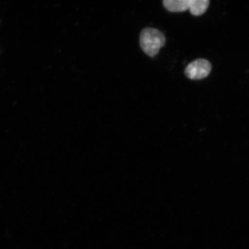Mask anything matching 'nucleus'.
Here are the masks:
<instances>
[{
    "label": "nucleus",
    "mask_w": 249,
    "mask_h": 249,
    "mask_svg": "<svg viewBox=\"0 0 249 249\" xmlns=\"http://www.w3.org/2000/svg\"><path fill=\"white\" fill-rule=\"evenodd\" d=\"M166 39L164 34L154 28L147 27L142 31L140 35V45L142 51L151 57L158 54L165 45Z\"/></svg>",
    "instance_id": "nucleus-1"
},
{
    "label": "nucleus",
    "mask_w": 249,
    "mask_h": 249,
    "mask_svg": "<svg viewBox=\"0 0 249 249\" xmlns=\"http://www.w3.org/2000/svg\"><path fill=\"white\" fill-rule=\"evenodd\" d=\"M212 65L205 59H197L188 65L185 70L187 77L191 80H201L209 75Z\"/></svg>",
    "instance_id": "nucleus-2"
},
{
    "label": "nucleus",
    "mask_w": 249,
    "mask_h": 249,
    "mask_svg": "<svg viewBox=\"0 0 249 249\" xmlns=\"http://www.w3.org/2000/svg\"><path fill=\"white\" fill-rule=\"evenodd\" d=\"M163 4L171 12H182L189 9L190 0H164Z\"/></svg>",
    "instance_id": "nucleus-3"
},
{
    "label": "nucleus",
    "mask_w": 249,
    "mask_h": 249,
    "mask_svg": "<svg viewBox=\"0 0 249 249\" xmlns=\"http://www.w3.org/2000/svg\"><path fill=\"white\" fill-rule=\"evenodd\" d=\"M209 5L208 0H190L189 10L192 15L198 17L206 12Z\"/></svg>",
    "instance_id": "nucleus-4"
}]
</instances>
